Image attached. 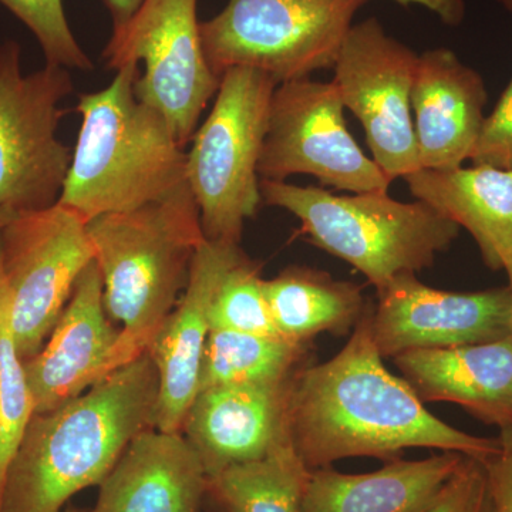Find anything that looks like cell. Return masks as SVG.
<instances>
[{"label": "cell", "instance_id": "cell-21", "mask_svg": "<svg viewBox=\"0 0 512 512\" xmlns=\"http://www.w3.org/2000/svg\"><path fill=\"white\" fill-rule=\"evenodd\" d=\"M404 181L416 200L470 232L488 268L504 271L512 259V171L488 165L420 168Z\"/></svg>", "mask_w": 512, "mask_h": 512}, {"label": "cell", "instance_id": "cell-15", "mask_svg": "<svg viewBox=\"0 0 512 512\" xmlns=\"http://www.w3.org/2000/svg\"><path fill=\"white\" fill-rule=\"evenodd\" d=\"M245 256L239 245L228 242L205 239L198 248L187 288L148 348L160 376L157 430L180 433L185 414L200 390L215 293L229 269Z\"/></svg>", "mask_w": 512, "mask_h": 512}, {"label": "cell", "instance_id": "cell-14", "mask_svg": "<svg viewBox=\"0 0 512 512\" xmlns=\"http://www.w3.org/2000/svg\"><path fill=\"white\" fill-rule=\"evenodd\" d=\"M120 329L107 315L96 261L80 275L72 298L25 372L35 414L52 412L117 370Z\"/></svg>", "mask_w": 512, "mask_h": 512}, {"label": "cell", "instance_id": "cell-16", "mask_svg": "<svg viewBox=\"0 0 512 512\" xmlns=\"http://www.w3.org/2000/svg\"><path fill=\"white\" fill-rule=\"evenodd\" d=\"M295 377L284 383L237 384L198 392L180 433L207 477L262 460L291 441L288 406Z\"/></svg>", "mask_w": 512, "mask_h": 512}, {"label": "cell", "instance_id": "cell-6", "mask_svg": "<svg viewBox=\"0 0 512 512\" xmlns=\"http://www.w3.org/2000/svg\"><path fill=\"white\" fill-rule=\"evenodd\" d=\"M276 86L258 70H228L192 136L187 181L207 241L239 245L245 221L264 204L258 164Z\"/></svg>", "mask_w": 512, "mask_h": 512}, {"label": "cell", "instance_id": "cell-4", "mask_svg": "<svg viewBox=\"0 0 512 512\" xmlns=\"http://www.w3.org/2000/svg\"><path fill=\"white\" fill-rule=\"evenodd\" d=\"M138 64L79 97L82 127L59 204L84 221L163 200L187 184V151L167 119L137 99Z\"/></svg>", "mask_w": 512, "mask_h": 512}, {"label": "cell", "instance_id": "cell-35", "mask_svg": "<svg viewBox=\"0 0 512 512\" xmlns=\"http://www.w3.org/2000/svg\"><path fill=\"white\" fill-rule=\"evenodd\" d=\"M10 218L12 217H0V227H2V225H5L6 222L10 220Z\"/></svg>", "mask_w": 512, "mask_h": 512}, {"label": "cell", "instance_id": "cell-20", "mask_svg": "<svg viewBox=\"0 0 512 512\" xmlns=\"http://www.w3.org/2000/svg\"><path fill=\"white\" fill-rule=\"evenodd\" d=\"M464 457L441 451L424 460L393 458L366 474L316 468L306 481L301 512H429Z\"/></svg>", "mask_w": 512, "mask_h": 512}, {"label": "cell", "instance_id": "cell-17", "mask_svg": "<svg viewBox=\"0 0 512 512\" xmlns=\"http://www.w3.org/2000/svg\"><path fill=\"white\" fill-rule=\"evenodd\" d=\"M481 74L446 47L419 56L412 89L420 168L451 170L468 160L485 119Z\"/></svg>", "mask_w": 512, "mask_h": 512}, {"label": "cell", "instance_id": "cell-30", "mask_svg": "<svg viewBox=\"0 0 512 512\" xmlns=\"http://www.w3.org/2000/svg\"><path fill=\"white\" fill-rule=\"evenodd\" d=\"M500 450L483 461L490 483L494 512H512V426L500 430Z\"/></svg>", "mask_w": 512, "mask_h": 512}, {"label": "cell", "instance_id": "cell-9", "mask_svg": "<svg viewBox=\"0 0 512 512\" xmlns=\"http://www.w3.org/2000/svg\"><path fill=\"white\" fill-rule=\"evenodd\" d=\"M198 0H143L131 18L113 26L103 59L109 69L144 63L134 92L167 119L181 146L191 143L221 80L204 55Z\"/></svg>", "mask_w": 512, "mask_h": 512}, {"label": "cell", "instance_id": "cell-11", "mask_svg": "<svg viewBox=\"0 0 512 512\" xmlns=\"http://www.w3.org/2000/svg\"><path fill=\"white\" fill-rule=\"evenodd\" d=\"M345 110L333 82L305 77L278 84L269 107L259 178L285 181L306 174L353 194L389 191L392 181L349 133Z\"/></svg>", "mask_w": 512, "mask_h": 512}, {"label": "cell", "instance_id": "cell-26", "mask_svg": "<svg viewBox=\"0 0 512 512\" xmlns=\"http://www.w3.org/2000/svg\"><path fill=\"white\" fill-rule=\"evenodd\" d=\"M261 269L262 265L248 256L229 269L212 302L211 329L281 336L266 301Z\"/></svg>", "mask_w": 512, "mask_h": 512}, {"label": "cell", "instance_id": "cell-29", "mask_svg": "<svg viewBox=\"0 0 512 512\" xmlns=\"http://www.w3.org/2000/svg\"><path fill=\"white\" fill-rule=\"evenodd\" d=\"M429 512H494L490 483L483 461L464 457L440 500Z\"/></svg>", "mask_w": 512, "mask_h": 512}, {"label": "cell", "instance_id": "cell-36", "mask_svg": "<svg viewBox=\"0 0 512 512\" xmlns=\"http://www.w3.org/2000/svg\"><path fill=\"white\" fill-rule=\"evenodd\" d=\"M64 512H83V511L76 510V508H69V510H66Z\"/></svg>", "mask_w": 512, "mask_h": 512}, {"label": "cell", "instance_id": "cell-1", "mask_svg": "<svg viewBox=\"0 0 512 512\" xmlns=\"http://www.w3.org/2000/svg\"><path fill=\"white\" fill-rule=\"evenodd\" d=\"M370 303L345 348L296 375L288 406L289 440L309 470L345 458L389 461L407 448L456 451L485 461L497 437L454 429L424 407L402 377L383 365L372 335Z\"/></svg>", "mask_w": 512, "mask_h": 512}, {"label": "cell", "instance_id": "cell-8", "mask_svg": "<svg viewBox=\"0 0 512 512\" xmlns=\"http://www.w3.org/2000/svg\"><path fill=\"white\" fill-rule=\"evenodd\" d=\"M73 92L66 67L46 63L22 70L15 40L0 45V217L45 210L57 204L73 151L57 137Z\"/></svg>", "mask_w": 512, "mask_h": 512}, {"label": "cell", "instance_id": "cell-31", "mask_svg": "<svg viewBox=\"0 0 512 512\" xmlns=\"http://www.w3.org/2000/svg\"><path fill=\"white\" fill-rule=\"evenodd\" d=\"M404 8L417 5L430 10L447 26H458L466 19L467 6L464 0H393Z\"/></svg>", "mask_w": 512, "mask_h": 512}, {"label": "cell", "instance_id": "cell-13", "mask_svg": "<svg viewBox=\"0 0 512 512\" xmlns=\"http://www.w3.org/2000/svg\"><path fill=\"white\" fill-rule=\"evenodd\" d=\"M372 335L383 359L417 349L454 348L512 336L508 286L478 292L430 288L413 272L377 292Z\"/></svg>", "mask_w": 512, "mask_h": 512}, {"label": "cell", "instance_id": "cell-2", "mask_svg": "<svg viewBox=\"0 0 512 512\" xmlns=\"http://www.w3.org/2000/svg\"><path fill=\"white\" fill-rule=\"evenodd\" d=\"M160 376L150 353L52 412L33 414L6 473L0 512H63L99 487L128 446L156 429Z\"/></svg>", "mask_w": 512, "mask_h": 512}, {"label": "cell", "instance_id": "cell-33", "mask_svg": "<svg viewBox=\"0 0 512 512\" xmlns=\"http://www.w3.org/2000/svg\"><path fill=\"white\" fill-rule=\"evenodd\" d=\"M504 271L508 276V288H510L512 298V259L508 262L507 266H505Z\"/></svg>", "mask_w": 512, "mask_h": 512}, {"label": "cell", "instance_id": "cell-34", "mask_svg": "<svg viewBox=\"0 0 512 512\" xmlns=\"http://www.w3.org/2000/svg\"><path fill=\"white\" fill-rule=\"evenodd\" d=\"M500 3L501 8L505 10V12L510 13L512 16V0H497Z\"/></svg>", "mask_w": 512, "mask_h": 512}, {"label": "cell", "instance_id": "cell-28", "mask_svg": "<svg viewBox=\"0 0 512 512\" xmlns=\"http://www.w3.org/2000/svg\"><path fill=\"white\" fill-rule=\"evenodd\" d=\"M468 160L473 165L512 171V79L493 113L485 117Z\"/></svg>", "mask_w": 512, "mask_h": 512}, {"label": "cell", "instance_id": "cell-23", "mask_svg": "<svg viewBox=\"0 0 512 512\" xmlns=\"http://www.w3.org/2000/svg\"><path fill=\"white\" fill-rule=\"evenodd\" d=\"M312 356V343L211 329L202 356L200 390L288 382L311 365Z\"/></svg>", "mask_w": 512, "mask_h": 512}, {"label": "cell", "instance_id": "cell-18", "mask_svg": "<svg viewBox=\"0 0 512 512\" xmlns=\"http://www.w3.org/2000/svg\"><path fill=\"white\" fill-rule=\"evenodd\" d=\"M421 403L458 404L481 423L512 426V336L454 348L417 349L393 357Z\"/></svg>", "mask_w": 512, "mask_h": 512}, {"label": "cell", "instance_id": "cell-32", "mask_svg": "<svg viewBox=\"0 0 512 512\" xmlns=\"http://www.w3.org/2000/svg\"><path fill=\"white\" fill-rule=\"evenodd\" d=\"M103 2L113 19V26H119L131 18L143 0H103Z\"/></svg>", "mask_w": 512, "mask_h": 512}, {"label": "cell", "instance_id": "cell-27", "mask_svg": "<svg viewBox=\"0 0 512 512\" xmlns=\"http://www.w3.org/2000/svg\"><path fill=\"white\" fill-rule=\"evenodd\" d=\"M0 3L35 35L46 63L69 70L93 69L92 60L73 35L63 0H0Z\"/></svg>", "mask_w": 512, "mask_h": 512}, {"label": "cell", "instance_id": "cell-7", "mask_svg": "<svg viewBox=\"0 0 512 512\" xmlns=\"http://www.w3.org/2000/svg\"><path fill=\"white\" fill-rule=\"evenodd\" d=\"M369 0H228L201 22L205 59L221 80L245 67L276 84L333 69L357 12Z\"/></svg>", "mask_w": 512, "mask_h": 512}, {"label": "cell", "instance_id": "cell-24", "mask_svg": "<svg viewBox=\"0 0 512 512\" xmlns=\"http://www.w3.org/2000/svg\"><path fill=\"white\" fill-rule=\"evenodd\" d=\"M309 473L288 441L262 460L208 477L204 508L208 512H301Z\"/></svg>", "mask_w": 512, "mask_h": 512}, {"label": "cell", "instance_id": "cell-12", "mask_svg": "<svg viewBox=\"0 0 512 512\" xmlns=\"http://www.w3.org/2000/svg\"><path fill=\"white\" fill-rule=\"evenodd\" d=\"M419 56L367 18L349 30L333 66L343 106L362 124L373 161L390 181L420 170L412 110Z\"/></svg>", "mask_w": 512, "mask_h": 512}, {"label": "cell", "instance_id": "cell-25", "mask_svg": "<svg viewBox=\"0 0 512 512\" xmlns=\"http://www.w3.org/2000/svg\"><path fill=\"white\" fill-rule=\"evenodd\" d=\"M33 414L25 363L13 335L8 293L0 281V500L6 473Z\"/></svg>", "mask_w": 512, "mask_h": 512}, {"label": "cell", "instance_id": "cell-19", "mask_svg": "<svg viewBox=\"0 0 512 512\" xmlns=\"http://www.w3.org/2000/svg\"><path fill=\"white\" fill-rule=\"evenodd\" d=\"M207 480L183 434L148 430L99 485L89 512H201Z\"/></svg>", "mask_w": 512, "mask_h": 512}, {"label": "cell", "instance_id": "cell-22", "mask_svg": "<svg viewBox=\"0 0 512 512\" xmlns=\"http://www.w3.org/2000/svg\"><path fill=\"white\" fill-rule=\"evenodd\" d=\"M264 292L279 335L298 343H312L320 333L348 335L372 303L355 282L301 265L264 279Z\"/></svg>", "mask_w": 512, "mask_h": 512}, {"label": "cell", "instance_id": "cell-3", "mask_svg": "<svg viewBox=\"0 0 512 512\" xmlns=\"http://www.w3.org/2000/svg\"><path fill=\"white\" fill-rule=\"evenodd\" d=\"M107 315L120 329L116 367L148 352L190 281L205 241L197 201L185 184L127 212L87 222Z\"/></svg>", "mask_w": 512, "mask_h": 512}, {"label": "cell", "instance_id": "cell-10", "mask_svg": "<svg viewBox=\"0 0 512 512\" xmlns=\"http://www.w3.org/2000/svg\"><path fill=\"white\" fill-rule=\"evenodd\" d=\"M92 261L87 222L59 202L20 212L0 227V281L23 363L43 348Z\"/></svg>", "mask_w": 512, "mask_h": 512}, {"label": "cell", "instance_id": "cell-5", "mask_svg": "<svg viewBox=\"0 0 512 512\" xmlns=\"http://www.w3.org/2000/svg\"><path fill=\"white\" fill-rule=\"evenodd\" d=\"M262 201L301 221L312 245L338 256L382 291L396 276L423 271L448 251L460 227L426 202L387 191L336 195L319 187L261 180Z\"/></svg>", "mask_w": 512, "mask_h": 512}]
</instances>
